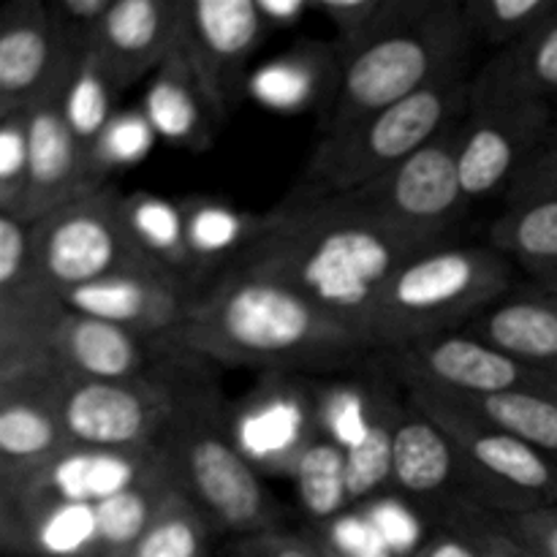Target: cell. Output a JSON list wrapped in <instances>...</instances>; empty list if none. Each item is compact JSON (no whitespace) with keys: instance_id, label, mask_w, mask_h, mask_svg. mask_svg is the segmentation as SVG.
Here are the masks:
<instances>
[{"instance_id":"obj_4","label":"cell","mask_w":557,"mask_h":557,"mask_svg":"<svg viewBox=\"0 0 557 557\" xmlns=\"http://www.w3.org/2000/svg\"><path fill=\"white\" fill-rule=\"evenodd\" d=\"M511 288V261L493 245H438L386 283L368 326L370 351L395 354L468 330Z\"/></svg>"},{"instance_id":"obj_48","label":"cell","mask_w":557,"mask_h":557,"mask_svg":"<svg viewBox=\"0 0 557 557\" xmlns=\"http://www.w3.org/2000/svg\"><path fill=\"white\" fill-rule=\"evenodd\" d=\"M536 281H539V288H542V292H547L549 297L557 299V272H547V275L536 277Z\"/></svg>"},{"instance_id":"obj_25","label":"cell","mask_w":557,"mask_h":557,"mask_svg":"<svg viewBox=\"0 0 557 557\" xmlns=\"http://www.w3.org/2000/svg\"><path fill=\"white\" fill-rule=\"evenodd\" d=\"M58 397L25 395L0 400V484L25 476L69 446Z\"/></svg>"},{"instance_id":"obj_22","label":"cell","mask_w":557,"mask_h":557,"mask_svg":"<svg viewBox=\"0 0 557 557\" xmlns=\"http://www.w3.org/2000/svg\"><path fill=\"white\" fill-rule=\"evenodd\" d=\"M141 112L150 120L158 139L185 150L201 152L212 145L215 114L201 92L199 79L190 71L183 49L172 54L161 69L152 74L150 87L141 98Z\"/></svg>"},{"instance_id":"obj_17","label":"cell","mask_w":557,"mask_h":557,"mask_svg":"<svg viewBox=\"0 0 557 557\" xmlns=\"http://www.w3.org/2000/svg\"><path fill=\"white\" fill-rule=\"evenodd\" d=\"M185 0H114L96 52L117 92L156 74L183 44Z\"/></svg>"},{"instance_id":"obj_36","label":"cell","mask_w":557,"mask_h":557,"mask_svg":"<svg viewBox=\"0 0 557 557\" xmlns=\"http://www.w3.org/2000/svg\"><path fill=\"white\" fill-rule=\"evenodd\" d=\"M557 11V0H466L468 33L473 41L509 49L531 36Z\"/></svg>"},{"instance_id":"obj_26","label":"cell","mask_w":557,"mask_h":557,"mask_svg":"<svg viewBox=\"0 0 557 557\" xmlns=\"http://www.w3.org/2000/svg\"><path fill=\"white\" fill-rule=\"evenodd\" d=\"M65 310L63 294L54 292L38 270L0 286V359L54 351V335Z\"/></svg>"},{"instance_id":"obj_11","label":"cell","mask_w":557,"mask_h":557,"mask_svg":"<svg viewBox=\"0 0 557 557\" xmlns=\"http://www.w3.org/2000/svg\"><path fill=\"white\" fill-rule=\"evenodd\" d=\"M389 373L403 386H430L471 400L557 386L549 375L536 373L520 359L468 330L430 337L417 346L389 354Z\"/></svg>"},{"instance_id":"obj_6","label":"cell","mask_w":557,"mask_h":557,"mask_svg":"<svg viewBox=\"0 0 557 557\" xmlns=\"http://www.w3.org/2000/svg\"><path fill=\"white\" fill-rule=\"evenodd\" d=\"M471 112V76L457 69L406 101L335 136H321L297 196H341L389 174Z\"/></svg>"},{"instance_id":"obj_47","label":"cell","mask_w":557,"mask_h":557,"mask_svg":"<svg viewBox=\"0 0 557 557\" xmlns=\"http://www.w3.org/2000/svg\"><path fill=\"white\" fill-rule=\"evenodd\" d=\"M411 557H479L473 544L468 539H462L460 533L446 531L433 536L430 542H424Z\"/></svg>"},{"instance_id":"obj_44","label":"cell","mask_w":557,"mask_h":557,"mask_svg":"<svg viewBox=\"0 0 557 557\" xmlns=\"http://www.w3.org/2000/svg\"><path fill=\"white\" fill-rule=\"evenodd\" d=\"M511 201L557 199V139H547L506 190Z\"/></svg>"},{"instance_id":"obj_7","label":"cell","mask_w":557,"mask_h":557,"mask_svg":"<svg viewBox=\"0 0 557 557\" xmlns=\"http://www.w3.org/2000/svg\"><path fill=\"white\" fill-rule=\"evenodd\" d=\"M408 403L451 441L471 504L495 515L557 506V466L471 403L430 386H406Z\"/></svg>"},{"instance_id":"obj_34","label":"cell","mask_w":557,"mask_h":557,"mask_svg":"<svg viewBox=\"0 0 557 557\" xmlns=\"http://www.w3.org/2000/svg\"><path fill=\"white\" fill-rule=\"evenodd\" d=\"M212 533L199 506L177 490L125 557H207Z\"/></svg>"},{"instance_id":"obj_10","label":"cell","mask_w":557,"mask_h":557,"mask_svg":"<svg viewBox=\"0 0 557 557\" xmlns=\"http://www.w3.org/2000/svg\"><path fill=\"white\" fill-rule=\"evenodd\" d=\"M180 389L158 375L125 381H74L58 397L69 446L96 451H136L158 446L172 422Z\"/></svg>"},{"instance_id":"obj_14","label":"cell","mask_w":557,"mask_h":557,"mask_svg":"<svg viewBox=\"0 0 557 557\" xmlns=\"http://www.w3.org/2000/svg\"><path fill=\"white\" fill-rule=\"evenodd\" d=\"M549 120V103L471 109L466 114L460 125L457 166L468 205L509 190L533 152L547 141Z\"/></svg>"},{"instance_id":"obj_18","label":"cell","mask_w":557,"mask_h":557,"mask_svg":"<svg viewBox=\"0 0 557 557\" xmlns=\"http://www.w3.org/2000/svg\"><path fill=\"white\" fill-rule=\"evenodd\" d=\"M63 90L27 109V139H30V183L22 221L36 223L58 207L87 194L85 152L63 114Z\"/></svg>"},{"instance_id":"obj_16","label":"cell","mask_w":557,"mask_h":557,"mask_svg":"<svg viewBox=\"0 0 557 557\" xmlns=\"http://www.w3.org/2000/svg\"><path fill=\"white\" fill-rule=\"evenodd\" d=\"M65 54L44 0H11L0 11V114L30 109L69 82Z\"/></svg>"},{"instance_id":"obj_39","label":"cell","mask_w":557,"mask_h":557,"mask_svg":"<svg viewBox=\"0 0 557 557\" xmlns=\"http://www.w3.org/2000/svg\"><path fill=\"white\" fill-rule=\"evenodd\" d=\"M324 58L321 49L313 52H294L288 58L270 63V69L259 71L253 79V92L264 103L277 109L299 107V103H308V96L319 85V76H315L313 65Z\"/></svg>"},{"instance_id":"obj_27","label":"cell","mask_w":557,"mask_h":557,"mask_svg":"<svg viewBox=\"0 0 557 557\" xmlns=\"http://www.w3.org/2000/svg\"><path fill=\"white\" fill-rule=\"evenodd\" d=\"M123 215L141 253L194 292V283L201 277V270L190 256L188 239H185L180 201L163 199L150 190H134V194H123Z\"/></svg>"},{"instance_id":"obj_40","label":"cell","mask_w":557,"mask_h":557,"mask_svg":"<svg viewBox=\"0 0 557 557\" xmlns=\"http://www.w3.org/2000/svg\"><path fill=\"white\" fill-rule=\"evenodd\" d=\"M112 3L114 0H49L47 3L60 44L74 63L96 52L103 16L109 14Z\"/></svg>"},{"instance_id":"obj_21","label":"cell","mask_w":557,"mask_h":557,"mask_svg":"<svg viewBox=\"0 0 557 557\" xmlns=\"http://www.w3.org/2000/svg\"><path fill=\"white\" fill-rule=\"evenodd\" d=\"M468 332L557 381V299L542 288L506 294Z\"/></svg>"},{"instance_id":"obj_3","label":"cell","mask_w":557,"mask_h":557,"mask_svg":"<svg viewBox=\"0 0 557 557\" xmlns=\"http://www.w3.org/2000/svg\"><path fill=\"white\" fill-rule=\"evenodd\" d=\"M471 44L457 0H392L379 27L337 60L335 101L321 136L343 134L441 76L468 69Z\"/></svg>"},{"instance_id":"obj_32","label":"cell","mask_w":557,"mask_h":557,"mask_svg":"<svg viewBox=\"0 0 557 557\" xmlns=\"http://www.w3.org/2000/svg\"><path fill=\"white\" fill-rule=\"evenodd\" d=\"M460 400L471 403L476 411L493 419L495 424L520 435L522 441H528L533 449L542 451L553 466H557V386L482 397V400L460 397Z\"/></svg>"},{"instance_id":"obj_43","label":"cell","mask_w":557,"mask_h":557,"mask_svg":"<svg viewBox=\"0 0 557 557\" xmlns=\"http://www.w3.org/2000/svg\"><path fill=\"white\" fill-rule=\"evenodd\" d=\"M495 517L522 547L531 549L536 557H557V506H542V509Z\"/></svg>"},{"instance_id":"obj_41","label":"cell","mask_w":557,"mask_h":557,"mask_svg":"<svg viewBox=\"0 0 557 557\" xmlns=\"http://www.w3.org/2000/svg\"><path fill=\"white\" fill-rule=\"evenodd\" d=\"M392 0H313V14L335 27L337 60L364 41L384 20Z\"/></svg>"},{"instance_id":"obj_15","label":"cell","mask_w":557,"mask_h":557,"mask_svg":"<svg viewBox=\"0 0 557 557\" xmlns=\"http://www.w3.org/2000/svg\"><path fill=\"white\" fill-rule=\"evenodd\" d=\"M196 292L158 267L125 270L92 281L65 294V305L76 313L117 324L136 332L150 346L169 348L183 326Z\"/></svg>"},{"instance_id":"obj_1","label":"cell","mask_w":557,"mask_h":557,"mask_svg":"<svg viewBox=\"0 0 557 557\" xmlns=\"http://www.w3.org/2000/svg\"><path fill=\"white\" fill-rule=\"evenodd\" d=\"M424 250L428 245L381 223L348 194H292L264 212L253 245L234 264L288 283L368 343L370 319L386 283Z\"/></svg>"},{"instance_id":"obj_42","label":"cell","mask_w":557,"mask_h":557,"mask_svg":"<svg viewBox=\"0 0 557 557\" xmlns=\"http://www.w3.org/2000/svg\"><path fill=\"white\" fill-rule=\"evenodd\" d=\"M451 531L468 539L479 557H536L500 525V520L493 511L482 509V506L471 504V500L455 509Z\"/></svg>"},{"instance_id":"obj_45","label":"cell","mask_w":557,"mask_h":557,"mask_svg":"<svg viewBox=\"0 0 557 557\" xmlns=\"http://www.w3.org/2000/svg\"><path fill=\"white\" fill-rule=\"evenodd\" d=\"M228 557H332L321 544L310 539L286 533L283 528L277 531L253 533L243 536L228 547Z\"/></svg>"},{"instance_id":"obj_23","label":"cell","mask_w":557,"mask_h":557,"mask_svg":"<svg viewBox=\"0 0 557 557\" xmlns=\"http://www.w3.org/2000/svg\"><path fill=\"white\" fill-rule=\"evenodd\" d=\"M460 484V466L444 430L408 403L392 446V487L408 498H433Z\"/></svg>"},{"instance_id":"obj_19","label":"cell","mask_w":557,"mask_h":557,"mask_svg":"<svg viewBox=\"0 0 557 557\" xmlns=\"http://www.w3.org/2000/svg\"><path fill=\"white\" fill-rule=\"evenodd\" d=\"M557 96V11L542 27L500 49L471 76V109L549 103Z\"/></svg>"},{"instance_id":"obj_31","label":"cell","mask_w":557,"mask_h":557,"mask_svg":"<svg viewBox=\"0 0 557 557\" xmlns=\"http://www.w3.org/2000/svg\"><path fill=\"white\" fill-rule=\"evenodd\" d=\"M117 96L120 92L109 76L107 65H103L101 54L90 52L76 60L63 90V114L85 156L96 145L109 120L117 114V109H114Z\"/></svg>"},{"instance_id":"obj_8","label":"cell","mask_w":557,"mask_h":557,"mask_svg":"<svg viewBox=\"0 0 557 557\" xmlns=\"http://www.w3.org/2000/svg\"><path fill=\"white\" fill-rule=\"evenodd\" d=\"M30 248L38 275L63 297L114 272L156 267L131 237L123 194L109 185L30 223Z\"/></svg>"},{"instance_id":"obj_28","label":"cell","mask_w":557,"mask_h":557,"mask_svg":"<svg viewBox=\"0 0 557 557\" xmlns=\"http://www.w3.org/2000/svg\"><path fill=\"white\" fill-rule=\"evenodd\" d=\"M185 221V239L201 275L218 264L232 267L245 250L253 245L261 228V218L253 212L234 210L226 201L210 196H188L180 199Z\"/></svg>"},{"instance_id":"obj_24","label":"cell","mask_w":557,"mask_h":557,"mask_svg":"<svg viewBox=\"0 0 557 557\" xmlns=\"http://www.w3.org/2000/svg\"><path fill=\"white\" fill-rule=\"evenodd\" d=\"M177 490V482L156 446L136 482L96 504L98 531L92 557H125Z\"/></svg>"},{"instance_id":"obj_13","label":"cell","mask_w":557,"mask_h":557,"mask_svg":"<svg viewBox=\"0 0 557 557\" xmlns=\"http://www.w3.org/2000/svg\"><path fill=\"white\" fill-rule=\"evenodd\" d=\"M228 428L237 449L261 476L292 479L299 457L321 435L315 389L299 375H261L232 406Z\"/></svg>"},{"instance_id":"obj_2","label":"cell","mask_w":557,"mask_h":557,"mask_svg":"<svg viewBox=\"0 0 557 557\" xmlns=\"http://www.w3.org/2000/svg\"><path fill=\"white\" fill-rule=\"evenodd\" d=\"M169 348L261 375L330 370L370 351L297 288L248 264L226 267L194 294Z\"/></svg>"},{"instance_id":"obj_37","label":"cell","mask_w":557,"mask_h":557,"mask_svg":"<svg viewBox=\"0 0 557 557\" xmlns=\"http://www.w3.org/2000/svg\"><path fill=\"white\" fill-rule=\"evenodd\" d=\"M386 400H389V395L384 389L359 384V381L321 386V389H315L321 435H326L343 451H348L362 441V435L368 433Z\"/></svg>"},{"instance_id":"obj_29","label":"cell","mask_w":557,"mask_h":557,"mask_svg":"<svg viewBox=\"0 0 557 557\" xmlns=\"http://www.w3.org/2000/svg\"><path fill=\"white\" fill-rule=\"evenodd\" d=\"M487 239L533 277L557 272V199L511 201L490 223Z\"/></svg>"},{"instance_id":"obj_35","label":"cell","mask_w":557,"mask_h":557,"mask_svg":"<svg viewBox=\"0 0 557 557\" xmlns=\"http://www.w3.org/2000/svg\"><path fill=\"white\" fill-rule=\"evenodd\" d=\"M156 139V131L141 109H123L114 114L85 156L87 194L107 188L109 174L117 169L139 163L152 150Z\"/></svg>"},{"instance_id":"obj_33","label":"cell","mask_w":557,"mask_h":557,"mask_svg":"<svg viewBox=\"0 0 557 557\" xmlns=\"http://www.w3.org/2000/svg\"><path fill=\"white\" fill-rule=\"evenodd\" d=\"M403 413L406 408L397 406L389 397L368 433L362 435V441L346 451L348 493H351L354 509L368 506L386 487H392V446H395V433Z\"/></svg>"},{"instance_id":"obj_20","label":"cell","mask_w":557,"mask_h":557,"mask_svg":"<svg viewBox=\"0 0 557 557\" xmlns=\"http://www.w3.org/2000/svg\"><path fill=\"white\" fill-rule=\"evenodd\" d=\"M150 343L136 332L65 310L54 335V357L74 381H125L147 373Z\"/></svg>"},{"instance_id":"obj_12","label":"cell","mask_w":557,"mask_h":557,"mask_svg":"<svg viewBox=\"0 0 557 557\" xmlns=\"http://www.w3.org/2000/svg\"><path fill=\"white\" fill-rule=\"evenodd\" d=\"M183 49L218 123L232 114L245 87V71L267 38L256 0H185Z\"/></svg>"},{"instance_id":"obj_46","label":"cell","mask_w":557,"mask_h":557,"mask_svg":"<svg viewBox=\"0 0 557 557\" xmlns=\"http://www.w3.org/2000/svg\"><path fill=\"white\" fill-rule=\"evenodd\" d=\"M270 30L294 27L313 14V0H256Z\"/></svg>"},{"instance_id":"obj_5","label":"cell","mask_w":557,"mask_h":557,"mask_svg":"<svg viewBox=\"0 0 557 557\" xmlns=\"http://www.w3.org/2000/svg\"><path fill=\"white\" fill-rule=\"evenodd\" d=\"M228 411L212 389H180L177 411L158 449L177 487L199 506L212 531L237 539L277 531L281 504L234 444Z\"/></svg>"},{"instance_id":"obj_30","label":"cell","mask_w":557,"mask_h":557,"mask_svg":"<svg viewBox=\"0 0 557 557\" xmlns=\"http://www.w3.org/2000/svg\"><path fill=\"white\" fill-rule=\"evenodd\" d=\"M288 482L297 490L305 515L319 525H330L354 509L351 493H348L346 451L326 435H319L305 449Z\"/></svg>"},{"instance_id":"obj_38","label":"cell","mask_w":557,"mask_h":557,"mask_svg":"<svg viewBox=\"0 0 557 557\" xmlns=\"http://www.w3.org/2000/svg\"><path fill=\"white\" fill-rule=\"evenodd\" d=\"M30 183L27 109L0 114V212L22 221Z\"/></svg>"},{"instance_id":"obj_9","label":"cell","mask_w":557,"mask_h":557,"mask_svg":"<svg viewBox=\"0 0 557 557\" xmlns=\"http://www.w3.org/2000/svg\"><path fill=\"white\" fill-rule=\"evenodd\" d=\"M466 120V117H462ZM460 123L446 128L438 139L392 169L364 188L351 190L359 207L379 218L395 232L406 234L413 243L428 248L449 243V234L462 221L468 199L462 194L457 147H460Z\"/></svg>"}]
</instances>
